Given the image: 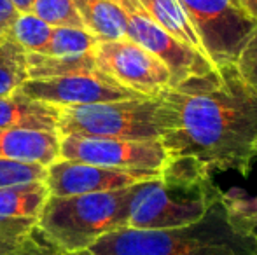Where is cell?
<instances>
[{
	"label": "cell",
	"mask_w": 257,
	"mask_h": 255,
	"mask_svg": "<svg viewBox=\"0 0 257 255\" xmlns=\"http://www.w3.org/2000/svg\"><path fill=\"white\" fill-rule=\"evenodd\" d=\"M173 128L161 138L170 157L193 161L210 177L236 170L248 177L257 140V88L234 65L213 68L161 93Z\"/></svg>",
	"instance_id": "obj_1"
},
{
	"label": "cell",
	"mask_w": 257,
	"mask_h": 255,
	"mask_svg": "<svg viewBox=\"0 0 257 255\" xmlns=\"http://www.w3.org/2000/svg\"><path fill=\"white\" fill-rule=\"evenodd\" d=\"M91 255H257L252 232L240 229L229 217L224 197L201 220L182 227H122L98 238Z\"/></svg>",
	"instance_id": "obj_2"
},
{
	"label": "cell",
	"mask_w": 257,
	"mask_h": 255,
	"mask_svg": "<svg viewBox=\"0 0 257 255\" xmlns=\"http://www.w3.org/2000/svg\"><path fill=\"white\" fill-rule=\"evenodd\" d=\"M224 192L198 164L168 157L161 175L132 185L126 227L170 229L201 220Z\"/></svg>",
	"instance_id": "obj_3"
},
{
	"label": "cell",
	"mask_w": 257,
	"mask_h": 255,
	"mask_svg": "<svg viewBox=\"0 0 257 255\" xmlns=\"http://www.w3.org/2000/svg\"><path fill=\"white\" fill-rule=\"evenodd\" d=\"M130 192L132 187L82 196H49L37 225L58 252L88 250L103 234L126 227Z\"/></svg>",
	"instance_id": "obj_4"
},
{
	"label": "cell",
	"mask_w": 257,
	"mask_h": 255,
	"mask_svg": "<svg viewBox=\"0 0 257 255\" xmlns=\"http://www.w3.org/2000/svg\"><path fill=\"white\" fill-rule=\"evenodd\" d=\"M173 128V112L161 95L93 105L61 107L60 136L161 140Z\"/></svg>",
	"instance_id": "obj_5"
},
{
	"label": "cell",
	"mask_w": 257,
	"mask_h": 255,
	"mask_svg": "<svg viewBox=\"0 0 257 255\" xmlns=\"http://www.w3.org/2000/svg\"><path fill=\"white\" fill-rule=\"evenodd\" d=\"M206 58L215 68L234 65L257 21L238 0H179Z\"/></svg>",
	"instance_id": "obj_6"
},
{
	"label": "cell",
	"mask_w": 257,
	"mask_h": 255,
	"mask_svg": "<svg viewBox=\"0 0 257 255\" xmlns=\"http://www.w3.org/2000/svg\"><path fill=\"white\" fill-rule=\"evenodd\" d=\"M161 140L60 136V159L133 171H161L168 163Z\"/></svg>",
	"instance_id": "obj_7"
},
{
	"label": "cell",
	"mask_w": 257,
	"mask_h": 255,
	"mask_svg": "<svg viewBox=\"0 0 257 255\" xmlns=\"http://www.w3.org/2000/svg\"><path fill=\"white\" fill-rule=\"evenodd\" d=\"M91 55L105 75L139 95L158 96L172 86L170 68L128 37L98 41Z\"/></svg>",
	"instance_id": "obj_8"
},
{
	"label": "cell",
	"mask_w": 257,
	"mask_h": 255,
	"mask_svg": "<svg viewBox=\"0 0 257 255\" xmlns=\"http://www.w3.org/2000/svg\"><path fill=\"white\" fill-rule=\"evenodd\" d=\"M126 16V37L158 56L172 72V86L194 75L212 72L213 65L206 56L194 51L166 34L147 14L139 0H114Z\"/></svg>",
	"instance_id": "obj_9"
},
{
	"label": "cell",
	"mask_w": 257,
	"mask_h": 255,
	"mask_svg": "<svg viewBox=\"0 0 257 255\" xmlns=\"http://www.w3.org/2000/svg\"><path fill=\"white\" fill-rule=\"evenodd\" d=\"M23 95L53 107H77L93 103L119 102V100L140 98L137 91L124 88L102 70L96 74H77L65 77L27 79L20 86Z\"/></svg>",
	"instance_id": "obj_10"
},
{
	"label": "cell",
	"mask_w": 257,
	"mask_h": 255,
	"mask_svg": "<svg viewBox=\"0 0 257 255\" xmlns=\"http://www.w3.org/2000/svg\"><path fill=\"white\" fill-rule=\"evenodd\" d=\"M159 175L161 171L115 170V168L77 163V161L58 159L48 166L44 182L48 185L49 196L67 197L119 191V189L132 187L140 182L153 180Z\"/></svg>",
	"instance_id": "obj_11"
},
{
	"label": "cell",
	"mask_w": 257,
	"mask_h": 255,
	"mask_svg": "<svg viewBox=\"0 0 257 255\" xmlns=\"http://www.w3.org/2000/svg\"><path fill=\"white\" fill-rule=\"evenodd\" d=\"M0 157L48 168L60 159V135L39 129H0Z\"/></svg>",
	"instance_id": "obj_12"
},
{
	"label": "cell",
	"mask_w": 257,
	"mask_h": 255,
	"mask_svg": "<svg viewBox=\"0 0 257 255\" xmlns=\"http://www.w3.org/2000/svg\"><path fill=\"white\" fill-rule=\"evenodd\" d=\"M60 109L18 91L0 98V129L20 128L58 133Z\"/></svg>",
	"instance_id": "obj_13"
},
{
	"label": "cell",
	"mask_w": 257,
	"mask_h": 255,
	"mask_svg": "<svg viewBox=\"0 0 257 255\" xmlns=\"http://www.w3.org/2000/svg\"><path fill=\"white\" fill-rule=\"evenodd\" d=\"M61 253L46 239L37 218L0 217V255H53Z\"/></svg>",
	"instance_id": "obj_14"
},
{
	"label": "cell",
	"mask_w": 257,
	"mask_h": 255,
	"mask_svg": "<svg viewBox=\"0 0 257 255\" xmlns=\"http://www.w3.org/2000/svg\"><path fill=\"white\" fill-rule=\"evenodd\" d=\"M84 28L98 41L126 37V16L114 0H72Z\"/></svg>",
	"instance_id": "obj_15"
},
{
	"label": "cell",
	"mask_w": 257,
	"mask_h": 255,
	"mask_svg": "<svg viewBox=\"0 0 257 255\" xmlns=\"http://www.w3.org/2000/svg\"><path fill=\"white\" fill-rule=\"evenodd\" d=\"M139 2L166 34L205 56L200 39L179 0H139Z\"/></svg>",
	"instance_id": "obj_16"
},
{
	"label": "cell",
	"mask_w": 257,
	"mask_h": 255,
	"mask_svg": "<svg viewBox=\"0 0 257 255\" xmlns=\"http://www.w3.org/2000/svg\"><path fill=\"white\" fill-rule=\"evenodd\" d=\"M49 191L46 182L9 185L0 189V217L2 218H39Z\"/></svg>",
	"instance_id": "obj_17"
},
{
	"label": "cell",
	"mask_w": 257,
	"mask_h": 255,
	"mask_svg": "<svg viewBox=\"0 0 257 255\" xmlns=\"http://www.w3.org/2000/svg\"><path fill=\"white\" fill-rule=\"evenodd\" d=\"M28 79L65 77L77 74H96V67L91 53L75 56H48L41 53H27Z\"/></svg>",
	"instance_id": "obj_18"
},
{
	"label": "cell",
	"mask_w": 257,
	"mask_h": 255,
	"mask_svg": "<svg viewBox=\"0 0 257 255\" xmlns=\"http://www.w3.org/2000/svg\"><path fill=\"white\" fill-rule=\"evenodd\" d=\"M27 79V51L9 35H2L0 37V98L18 91Z\"/></svg>",
	"instance_id": "obj_19"
},
{
	"label": "cell",
	"mask_w": 257,
	"mask_h": 255,
	"mask_svg": "<svg viewBox=\"0 0 257 255\" xmlns=\"http://www.w3.org/2000/svg\"><path fill=\"white\" fill-rule=\"evenodd\" d=\"M98 39L84 28L54 27L46 48L41 55L48 56H75L91 53Z\"/></svg>",
	"instance_id": "obj_20"
},
{
	"label": "cell",
	"mask_w": 257,
	"mask_h": 255,
	"mask_svg": "<svg viewBox=\"0 0 257 255\" xmlns=\"http://www.w3.org/2000/svg\"><path fill=\"white\" fill-rule=\"evenodd\" d=\"M51 32L53 27H49L32 13H20L14 23L11 25L7 35L16 41L27 53H41L48 44Z\"/></svg>",
	"instance_id": "obj_21"
},
{
	"label": "cell",
	"mask_w": 257,
	"mask_h": 255,
	"mask_svg": "<svg viewBox=\"0 0 257 255\" xmlns=\"http://www.w3.org/2000/svg\"><path fill=\"white\" fill-rule=\"evenodd\" d=\"M30 13L49 27L84 28L81 16L72 0H34ZM86 30V28H84Z\"/></svg>",
	"instance_id": "obj_22"
},
{
	"label": "cell",
	"mask_w": 257,
	"mask_h": 255,
	"mask_svg": "<svg viewBox=\"0 0 257 255\" xmlns=\"http://www.w3.org/2000/svg\"><path fill=\"white\" fill-rule=\"evenodd\" d=\"M224 203L231 220L240 229L250 232L252 225L257 224V196H247L245 192L234 189L224 192Z\"/></svg>",
	"instance_id": "obj_23"
},
{
	"label": "cell",
	"mask_w": 257,
	"mask_h": 255,
	"mask_svg": "<svg viewBox=\"0 0 257 255\" xmlns=\"http://www.w3.org/2000/svg\"><path fill=\"white\" fill-rule=\"evenodd\" d=\"M48 168L42 164H27L0 157V189L9 185L44 182Z\"/></svg>",
	"instance_id": "obj_24"
},
{
	"label": "cell",
	"mask_w": 257,
	"mask_h": 255,
	"mask_svg": "<svg viewBox=\"0 0 257 255\" xmlns=\"http://www.w3.org/2000/svg\"><path fill=\"white\" fill-rule=\"evenodd\" d=\"M234 67L245 81L257 88V28L241 48Z\"/></svg>",
	"instance_id": "obj_25"
},
{
	"label": "cell",
	"mask_w": 257,
	"mask_h": 255,
	"mask_svg": "<svg viewBox=\"0 0 257 255\" xmlns=\"http://www.w3.org/2000/svg\"><path fill=\"white\" fill-rule=\"evenodd\" d=\"M20 11L14 7V4L11 0H0V37L7 35L11 25L14 23V20L18 18Z\"/></svg>",
	"instance_id": "obj_26"
},
{
	"label": "cell",
	"mask_w": 257,
	"mask_h": 255,
	"mask_svg": "<svg viewBox=\"0 0 257 255\" xmlns=\"http://www.w3.org/2000/svg\"><path fill=\"white\" fill-rule=\"evenodd\" d=\"M238 2L257 21V0H238Z\"/></svg>",
	"instance_id": "obj_27"
},
{
	"label": "cell",
	"mask_w": 257,
	"mask_h": 255,
	"mask_svg": "<svg viewBox=\"0 0 257 255\" xmlns=\"http://www.w3.org/2000/svg\"><path fill=\"white\" fill-rule=\"evenodd\" d=\"M11 2L14 4V7H16L20 13H30V7L34 0H11Z\"/></svg>",
	"instance_id": "obj_28"
},
{
	"label": "cell",
	"mask_w": 257,
	"mask_h": 255,
	"mask_svg": "<svg viewBox=\"0 0 257 255\" xmlns=\"http://www.w3.org/2000/svg\"><path fill=\"white\" fill-rule=\"evenodd\" d=\"M63 255H91L88 250H81V252H72V253H63Z\"/></svg>",
	"instance_id": "obj_29"
},
{
	"label": "cell",
	"mask_w": 257,
	"mask_h": 255,
	"mask_svg": "<svg viewBox=\"0 0 257 255\" xmlns=\"http://www.w3.org/2000/svg\"><path fill=\"white\" fill-rule=\"evenodd\" d=\"M250 232H252V234H254V238H255V241H257V224H255V225H252Z\"/></svg>",
	"instance_id": "obj_30"
},
{
	"label": "cell",
	"mask_w": 257,
	"mask_h": 255,
	"mask_svg": "<svg viewBox=\"0 0 257 255\" xmlns=\"http://www.w3.org/2000/svg\"><path fill=\"white\" fill-rule=\"evenodd\" d=\"M254 149H255V154H257V140H255V145H254Z\"/></svg>",
	"instance_id": "obj_31"
},
{
	"label": "cell",
	"mask_w": 257,
	"mask_h": 255,
	"mask_svg": "<svg viewBox=\"0 0 257 255\" xmlns=\"http://www.w3.org/2000/svg\"><path fill=\"white\" fill-rule=\"evenodd\" d=\"M53 255H63V253H53Z\"/></svg>",
	"instance_id": "obj_32"
}]
</instances>
